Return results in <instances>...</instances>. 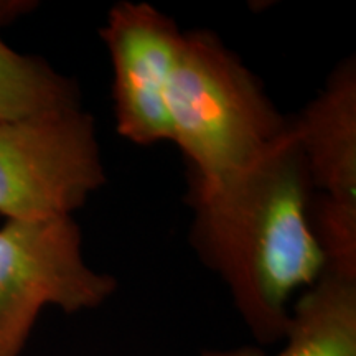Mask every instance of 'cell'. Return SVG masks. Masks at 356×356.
<instances>
[{
  "instance_id": "obj_1",
  "label": "cell",
  "mask_w": 356,
  "mask_h": 356,
  "mask_svg": "<svg viewBox=\"0 0 356 356\" xmlns=\"http://www.w3.org/2000/svg\"><path fill=\"white\" fill-rule=\"evenodd\" d=\"M312 197L292 115L289 132L251 168L216 185H188L191 248L222 280L259 345L284 340L292 297L327 269L309 216Z\"/></svg>"
},
{
  "instance_id": "obj_2",
  "label": "cell",
  "mask_w": 356,
  "mask_h": 356,
  "mask_svg": "<svg viewBox=\"0 0 356 356\" xmlns=\"http://www.w3.org/2000/svg\"><path fill=\"white\" fill-rule=\"evenodd\" d=\"M165 106L188 185L239 175L291 129V115L275 108L256 74L208 30L184 32Z\"/></svg>"
},
{
  "instance_id": "obj_3",
  "label": "cell",
  "mask_w": 356,
  "mask_h": 356,
  "mask_svg": "<svg viewBox=\"0 0 356 356\" xmlns=\"http://www.w3.org/2000/svg\"><path fill=\"white\" fill-rule=\"evenodd\" d=\"M114 275L83 256L73 216L6 221L0 226V356H22L40 314L96 310L118 291Z\"/></svg>"
},
{
  "instance_id": "obj_4",
  "label": "cell",
  "mask_w": 356,
  "mask_h": 356,
  "mask_svg": "<svg viewBox=\"0 0 356 356\" xmlns=\"http://www.w3.org/2000/svg\"><path fill=\"white\" fill-rule=\"evenodd\" d=\"M106 184L96 124L78 108L0 122V216H73Z\"/></svg>"
},
{
  "instance_id": "obj_5",
  "label": "cell",
  "mask_w": 356,
  "mask_h": 356,
  "mask_svg": "<svg viewBox=\"0 0 356 356\" xmlns=\"http://www.w3.org/2000/svg\"><path fill=\"white\" fill-rule=\"evenodd\" d=\"M292 129L304 154L312 190L310 222L327 269L356 277V61L346 58Z\"/></svg>"
},
{
  "instance_id": "obj_6",
  "label": "cell",
  "mask_w": 356,
  "mask_h": 356,
  "mask_svg": "<svg viewBox=\"0 0 356 356\" xmlns=\"http://www.w3.org/2000/svg\"><path fill=\"white\" fill-rule=\"evenodd\" d=\"M101 38L113 66V102L118 132L136 145L172 140L165 95L184 32L150 3L111 7Z\"/></svg>"
},
{
  "instance_id": "obj_7",
  "label": "cell",
  "mask_w": 356,
  "mask_h": 356,
  "mask_svg": "<svg viewBox=\"0 0 356 356\" xmlns=\"http://www.w3.org/2000/svg\"><path fill=\"white\" fill-rule=\"evenodd\" d=\"M274 356H356V277L325 269L291 307Z\"/></svg>"
},
{
  "instance_id": "obj_8",
  "label": "cell",
  "mask_w": 356,
  "mask_h": 356,
  "mask_svg": "<svg viewBox=\"0 0 356 356\" xmlns=\"http://www.w3.org/2000/svg\"><path fill=\"white\" fill-rule=\"evenodd\" d=\"M78 106L79 89L73 79L42 58L15 51L0 38V122Z\"/></svg>"
},
{
  "instance_id": "obj_9",
  "label": "cell",
  "mask_w": 356,
  "mask_h": 356,
  "mask_svg": "<svg viewBox=\"0 0 356 356\" xmlns=\"http://www.w3.org/2000/svg\"><path fill=\"white\" fill-rule=\"evenodd\" d=\"M198 356H269V355H267L261 346L246 345V346H238V348L203 351V353H200Z\"/></svg>"
}]
</instances>
